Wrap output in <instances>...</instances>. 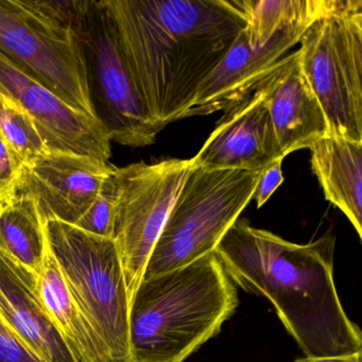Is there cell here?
Segmentation results:
<instances>
[{
    "label": "cell",
    "mask_w": 362,
    "mask_h": 362,
    "mask_svg": "<svg viewBox=\"0 0 362 362\" xmlns=\"http://www.w3.org/2000/svg\"><path fill=\"white\" fill-rule=\"evenodd\" d=\"M139 95L165 128L183 119L245 27L234 0H105Z\"/></svg>",
    "instance_id": "cell-1"
},
{
    "label": "cell",
    "mask_w": 362,
    "mask_h": 362,
    "mask_svg": "<svg viewBox=\"0 0 362 362\" xmlns=\"http://www.w3.org/2000/svg\"><path fill=\"white\" fill-rule=\"evenodd\" d=\"M336 238L298 245L237 220L215 254L235 285L268 298L306 357L362 351V332L345 313L334 281Z\"/></svg>",
    "instance_id": "cell-2"
},
{
    "label": "cell",
    "mask_w": 362,
    "mask_h": 362,
    "mask_svg": "<svg viewBox=\"0 0 362 362\" xmlns=\"http://www.w3.org/2000/svg\"><path fill=\"white\" fill-rule=\"evenodd\" d=\"M239 305L215 252L141 279L130 303L132 362H183L221 332Z\"/></svg>",
    "instance_id": "cell-3"
},
{
    "label": "cell",
    "mask_w": 362,
    "mask_h": 362,
    "mask_svg": "<svg viewBox=\"0 0 362 362\" xmlns=\"http://www.w3.org/2000/svg\"><path fill=\"white\" fill-rule=\"evenodd\" d=\"M77 6V0H0V54L67 105L96 118L71 28Z\"/></svg>",
    "instance_id": "cell-4"
},
{
    "label": "cell",
    "mask_w": 362,
    "mask_h": 362,
    "mask_svg": "<svg viewBox=\"0 0 362 362\" xmlns=\"http://www.w3.org/2000/svg\"><path fill=\"white\" fill-rule=\"evenodd\" d=\"M260 173L192 168L148 260L143 279L187 266L216 251L253 199Z\"/></svg>",
    "instance_id": "cell-5"
},
{
    "label": "cell",
    "mask_w": 362,
    "mask_h": 362,
    "mask_svg": "<svg viewBox=\"0 0 362 362\" xmlns=\"http://www.w3.org/2000/svg\"><path fill=\"white\" fill-rule=\"evenodd\" d=\"M45 226L67 287L112 360L132 362L130 298L115 241L56 219L46 220Z\"/></svg>",
    "instance_id": "cell-6"
},
{
    "label": "cell",
    "mask_w": 362,
    "mask_h": 362,
    "mask_svg": "<svg viewBox=\"0 0 362 362\" xmlns=\"http://www.w3.org/2000/svg\"><path fill=\"white\" fill-rule=\"evenodd\" d=\"M71 28L81 48L95 116L111 141L139 148L156 143L152 119L133 79L105 0H78Z\"/></svg>",
    "instance_id": "cell-7"
},
{
    "label": "cell",
    "mask_w": 362,
    "mask_h": 362,
    "mask_svg": "<svg viewBox=\"0 0 362 362\" xmlns=\"http://www.w3.org/2000/svg\"><path fill=\"white\" fill-rule=\"evenodd\" d=\"M298 64L332 136L362 144V1L313 23L300 37Z\"/></svg>",
    "instance_id": "cell-8"
},
{
    "label": "cell",
    "mask_w": 362,
    "mask_h": 362,
    "mask_svg": "<svg viewBox=\"0 0 362 362\" xmlns=\"http://www.w3.org/2000/svg\"><path fill=\"white\" fill-rule=\"evenodd\" d=\"M192 170V160L168 158L115 168L114 241L130 303L167 218Z\"/></svg>",
    "instance_id": "cell-9"
},
{
    "label": "cell",
    "mask_w": 362,
    "mask_h": 362,
    "mask_svg": "<svg viewBox=\"0 0 362 362\" xmlns=\"http://www.w3.org/2000/svg\"><path fill=\"white\" fill-rule=\"evenodd\" d=\"M0 90L30 116L49 152L90 156L109 163L112 141L99 120L67 105L1 54Z\"/></svg>",
    "instance_id": "cell-10"
},
{
    "label": "cell",
    "mask_w": 362,
    "mask_h": 362,
    "mask_svg": "<svg viewBox=\"0 0 362 362\" xmlns=\"http://www.w3.org/2000/svg\"><path fill=\"white\" fill-rule=\"evenodd\" d=\"M262 83V82H260ZM281 156L262 86L224 110L192 168L262 173Z\"/></svg>",
    "instance_id": "cell-11"
},
{
    "label": "cell",
    "mask_w": 362,
    "mask_h": 362,
    "mask_svg": "<svg viewBox=\"0 0 362 362\" xmlns=\"http://www.w3.org/2000/svg\"><path fill=\"white\" fill-rule=\"evenodd\" d=\"M114 169L90 156L47 152L22 167L14 194L33 198L45 221L56 219L74 226Z\"/></svg>",
    "instance_id": "cell-12"
},
{
    "label": "cell",
    "mask_w": 362,
    "mask_h": 362,
    "mask_svg": "<svg viewBox=\"0 0 362 362\" xmlns=\"http://www.w3.org/2000/svg\"><path fill=\"white\" fill-rule=\"evenodd\" d=\"M311 24H296L277 33L266 45L253 48L243 30L221 62L199 88L184 118L204 116L238 101L257 88L281 59L298 45Z\"/></svg>",
    "instance_id": "cell-13"
},
{
    "label": "cell",
    "mask_w": 362,
    "mask_h": 362,
    "mask_svg": "<svg viewBox=\"0 0 362 362\" xmlns=\"http://www.w3.org/2000/svg\"><path fill=\"white\" fill-rule=\"evenodd\" d=\"M260 86L284 158L329 134L323 109L300 71L298 52L281 59Z\"/></svg>",
    "instance_id": "cell-14"
},
{
    "label": "cell",
    "mask_w": 362,
    "mask_h": 362,
    "mask_svg": "<svg viewBox=\"0 0 362 362\" xmlns=\"http://www.w3.org/2000/svg\"><path fill=\"white\" fill-rule=\"evenodd\" d=\"M35 281L0 255V315L40 362H74L37 300Z\"/></svg>",
    "instance_id": "cell-15"
},
{
    "label": "cell",
    "mask_w": 362,
    "mask_h": 362,
    "mask_svg": "<svg viewBox=\"0 0 362 362\" xmlns=\"http://www.w3.org/2000/svg\"><path fill=\"white\" fill-rule=\"evenodd\" d=\"M35 292L74 362H113L105 343L67 287L49 245L43 268L35 281Z\"/></svg>",
    "instance_id": "cell-16"
},
{
    "label": "cell",
    "mask_w": 362,
    "mask_h": 362,
    "mask_svg": "<svg viewBox=\"0 0 362 362\" xmlns=\"http://www.w3.org/2000/svg\"><path fill=\"white\" fill-rule=\"evenodd\" d=\"M309 150L326 200L346 216L362 239V144L327 135Z\"/></svg>",
    "instance_id": "cell-17"
},
{
    "label": "cell",
    "mask_w": 362,
    "mask_h": 362,
    "mask_svg": "<svg viewBox=\"0 0 362 362\" xmlns=\"http://www.w3.org/2000/svg\"><path fill=\"white\" fill-rule=\"evenodd\" d=\"M47 252L45 220L37 202L21 194L0 202V255L37 279Z\"/></svg>",
    "instance_id": "cell-18"
},
{
    "label": "cell",
    "mask_w": 362,
    "mask_h": 362,
    "mask_svg": "<svg viewBox=\"0 0 362 362\" xmlns=\"http://www.w3.org/2000/svg\"><path fill=\"white\" fill-rule=\"evenodd\" d=\"M245 18V37L262 47L277 33L296 24H313L342 7L344 0H234Z\"/></svg>",
    "instance_id": "cell-19"
},
{
    "label": "cell",
    "mask_w": 362,
    "mask_h": 362,
    "mask_svg": "<svg viewBox=\"0 0 362 362\" xmlns=\"http://www.w3.org/2000/svg\"><path fill=\"white\" fill-rule=\"evenodd\" d=\"M0 133L23 166L49 152L35 122L11 97L0 90Z\"/></svg>",
    "instance_id": "cell-20"
},
{
    "label": "cell",
    "mask_w": 362,
    "mask_h": 362,
    "mask_svg": "<svg viewBox=\"0 0 362 362\" xmlns=\"http://www.w3.org/2000/svg\"><path fill=\"white\" fill-rule=\"evenodd\" d=\"M115 171V169H114ZM114 171L105 180L90 206L74 226L80 230L103 237L114 238L116 218V192Z\"/></svg>",
    "instance_id": "cell-21"
},
{
    "label": "cell",
    "mask_w": 362,
    "mask_h": 362,
    "mask_svg": "<svg viewBox=\"0 0 362 362\" xmlns=\"http://www.w3.org/2000/svg\"><path fill=\"white\" fill-rule=\"evenodd\" d=\"M23 164L0 133V202L16 192Z\"/></svg>",
    "instance_id": "cell-22"
},
{
    "label": "cell",
    "mask_w": 362,
    "mask_h": 362,
    "mask_svg": "<svg viewBox=\"0 0 362 362\" xmlns=\"http://www.w3.org/2000/svg\"><path fill=\"white\" fill-rule=\"evenodd\" d=\"M0 362H40L16 339L0 315Z\"/></svg>",
    "instance_id": "cell-23"
},
{
    "label": "cell",
    "mask_w": 362,
    "mask_h": 362,
    "mask_svg": "<svg viewBox=\"0 0 362 362\" xmlns=\"http://www.w3.org/2000/svg\"><path fill=\"white\" fill-rule=\"evenodd\" d=\"M281 162L283 158L275 160L260 173L259 181L253 194V199H255L258 209H260L271 198L273 192L283 183Z\"/></svg>",
    "instance_id": "cell-24"
},
{
    "label": "cell",
    "mask_w": 362,
    "mask_h": 362,
    "mask_svg": "<svg viewBox=\"0 0 362 362\" xmlns=\"http://www.w3.org/2000/svg\"><path fill=\"white\" fill-rule=\"evenodd\" d=\"M294 362H362V351L351 355L338 356V357L298 358Z\"/></svg>",
    "instance_id": "cell-25"
}]
</instances>
